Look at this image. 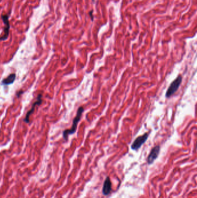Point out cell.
I'll return each mask as SVG.
<instances>
[{"label": "cell", "mask_w": 197, "mask_h": 198, "mask_svg": "<svg viewBox=\"0 0 197 198\" xmlns=\"http://www.w3.org/2000/svg\"><path fill=\"white\" fill-rule=\"evenodd\" d=\"M84 112V109L83 107H80L77 111V113L76 115L74 120H73V122H72V127L70 129H66L65 130L63 133H62V136H63V138H64V140L66 141L68 138V136L71 134H74L76 131V129H77V126L78 123L79 122V121L81 119V117L82 115V113H83Z\"/></svg>", "instance_id": "1"}, {"label": "cell", "mask_w": 197, "mask_h": 198, "mask_svg": "<svg viewBox=\"0 0 197 198\" xmlns=\"http://www.w3.org/2000/svg\"><path fill=\"white\" fill-rule=\"evenodd\" d=\"M182 82V76H179L175 80L169 85V88H168L166 92V97L169 98L171 97L174 93L176 92L178 90L180 85Z\"/></svg>", "instance_id": "2"}, {"label": "cell", "mask_w": 197, "mask_h": 198, "mask_svg": "<svg viewBox=\"0 0 197 198\" xmlns=\"http://www.w3.org/2000/svg\"><path fill=\"white\" fill-rule=\"evenodd\" d=\"M149 133H145L144 134L139 136L136 138L131 146L132 150L134 151L138 150L145 143L149 137Z\"/></svg>", "instance_id": "3"}, {"label": "cell", "mask_w": 197, "mask_h": 198, "mask_svg": "<svg viewBox=\"0 0 197 198\" xmlns=\"http://www.w3.org/2000/svg\"><path fill=\"white\" fill-rule=\"evenodd\" d=\"M1 18L5 26L4 28V34L0 37V41H5L8 38L10 34V24L9 22V16L8 14H2L1 15Z\"/></svg>", "instance_id": "4"}, {"label": "cell", "mask_w": 197, "mask_h": 198, "mask_svg": "<svg viewBox=\"0 0 197 198\" xmlns=\"http://www.w3.org/2000/svg\"><path fill=\"white\" fill-rule=\"evenodd\" d=\"M160 151V146H157L153 147L150 151V154L147 158V162L149 165L152 164L158 158Z\"/></svg>", "instance_id": "5"}, {"label": "cell", "mask_w": 197, "mask_h": 198, "mask_svg": "<svg viewBox=\"0 0 197 198\" xmlns=\"http://www.w3.org/2000/svg\"><path fill=\"white\" fill-rule=\"evenodd\" d=\"M41 97H42V94H39V95L38 96L37 101L33 103V106H32L31 109H30L28 111L27 113L26 114V117H25L24 119V121L25 122L27 123L30 122V117L31 115L34 112L35 109V107L38 106V105H41V103H42Z\"/></svg>", "instance_id": "6"}, {"label": "cell", "mask_w": 197, "mask_h": 198, "mask_svg": "<svg viewBox=\"0 0 197 198\" xmlns=\"http://www.w3.org/2000/svg\"><path fill=\"white\" fill-rule=\"evenodd\" d=\"M112 191V183L109 177H107L103 183V193L104 195L107 196Z\"/></svg>", "instance_id": "7"}, {"label": "cell", "mask_w": 197, "mask_h": 198, "mask_svg": "<svg viewBox=\"0 0 197 198\" xmlns=\"http://www.w3.org/2000/svg\"><path fill=\"white\" fill-rule=\"evenodd\" d=\"M16 79V74L14 73L10 74L6 78L2 81V84L4 85H9L12 84Z\"/></svg>", "instance_id": "8"}, {"label": "cell", "mask_w": 197, "mask_h": 198, "mask_svg": "<svg viewBox=\"0 0 197 198\" xmlns=\"http://www.w3.org/2000/svg\"><path fill=\"white\" fill-rule=\"evenodd\" d=\"M89 14L90 16V17H91V18L92 21H93V10H91V12H90Z\"/></svg>", "instance_id": "9"}, {"label": "cell", "mask_w": 197, "mask_h": 198, "mask_svg": "<svg viewBox=\"0 0 197 198\" xmlns=\"http://www.w3.org/2000/svg\"><path fill=\"white\" fill-rule=\"evenodd\" d=\"M94 0H93V1H94Z\"/></svg>", "instance_id": "10"}]
</instances>
